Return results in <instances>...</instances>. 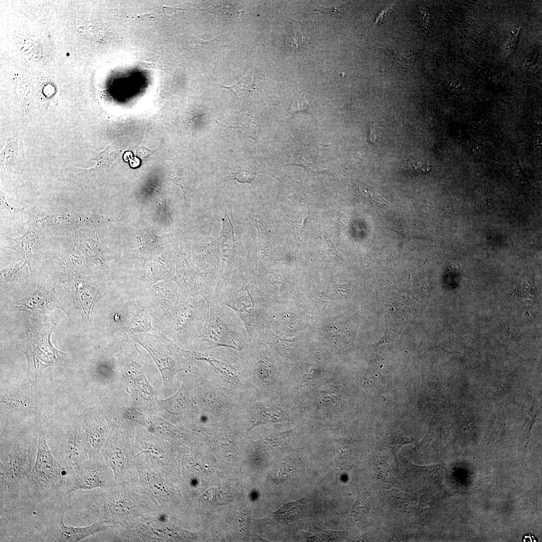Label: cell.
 Segmentation results:
<instances>
[{
	"label": "cell",
	"instance_id": "cell-14",
	"mask_svg": "<svg viewBox=\"0 0 542 542\" xmlns=\"http://www.w3.org/2000/svg\"><path fill=\"white\" fill-rule=\"evenodd\" d=\"M89 455L94 456L100 453L110 433V425L107 420L98 415L88 416L82 423Z\"/></svg>",
	"mask_w": 542,
	"mask_h": 542
},
{
	"label": "cell",
	"instance_id": "cell-10",
	"mask_svg": "<svg viewBox=\"0 0 542 542\" xmlns=\"http://www.w3.org/2000/svg\"><path fill=\"white\" fill-rule=\"evenodd\" d=\"M136 465L138 475L136 484L140 491L161 510L167 512L174 496L169 480L151 469L139 457Z\"/></svg>",
	"mask_w": 542,
	"mask_h": 542
},
{
	"label": "cell",
	"instance_id": "cell-32",
	"mask_svg": "<svg viewBox=\"0 0 542 542\" xmlns=\"http://www.w3.org/2000/svg\"><path fill=\"white\" fill-rule=\"evenodd\" d=\"M391 10L390 9H388L387 10H384L380 13H379V15H378V17H377V18L376 19L375 24H378V23L379 22L380 20H381V22L380 23H382V21H383V17L385 14H387V13L390 12V11H391Z\"/></svg>",
	"mask_w": 542,
	"mask_h": 542
},
{
	"label": "cell",
	"instance_id": "cell-4",
	"mask_svg": "<svg viewBox=\"0 0 542 542\" xmlns=\"http://www.w3.org/2000/svg\"><path fill=\"white\" fill-rule=\"evenodd\" d=\"M204 298L208 310L205 323L199 337L200 340L211 348L241 349L249 338L240 318L231 309L219 304L213 296Z\"/></svg>",
	"mask_w": 542,
	"mask_h": 542
},
{
	"label": "cell",
	"instance_id": "cell-3",
	"mask_svg": "<svg viewBox=\"0 0 542 542\" xmlns=\"http://www.w3.org/2000/svg\"><path fill=\"white\" fill-rule=\"evenodd\" d=\"M213 296L219 304L230 308L238 315L248 336L256 330L261 319L259 296L248 275L240 272L219 279Z\"/></svg>",
	"mask_w": 542,
	"mask_h": 542
},
{
	"label": "cell",
	"instance_id": "cell-15",
	"mask_svg": "<svg viewBox=\"0 0 542 542\" xmlns=\"http://www.w3.org/2000/svg\"><path fill=\"white\" fill-rule=\"evenodd\" d=\"M90 216L74 211L58 210L36 220L44 229L52 231L73 229L90 224Z\"/></svg>",
	"mask_w": 542,
	"mask_h": 542
},
{
	"label": "cell",
	"instance_id": "cell-29",
	"mask_svg": "<svg viewBox=\"0 0 542 542\" xmlns=\"http://www.w3.org/2000/svg\"><path fill=\"white\" fill-rule=\"evenodd\" d=\"M379 138L376 129L373 123H370L368 126L367 142L369 143L374 147L377 148V139Z\"/></svg>",
	"mask_w": 542,
	"mask_h": 542
},
{
	"label": "cell",
	"instance_id": "cell-20",
	"mask_svg": "<svg viewBox=\"0 0 542 542\" xmlns=\"http://www.w3.org/2000/svg\"><path fill=\"white\" fill-rule=\"evenodd\" d=\"M256 227L258 232L257 253L259 258L263 261L269 258L272 254V246L269 235L263 225L258 220L248 215Z\"/></svg>",
	"mask_w": 542,
	"mask_h": 542
},
{
	"label": "cell",
	"instance_id": "cell-17",
	"mask_svg": "<svg viewBox=\"0 0 542 542\" xmlns=\"http://www.w3.org/2000/svg\"><path fill=\"white\" fill-rule=\"evenodd\" d=\"M54 289L45 284L39 285L31 294L23 299L17 308L29 312L45 310L56 305Z\"/></svg>",
	"mask_w": 542,
	"mask_h": 542
},
{
	"label": "cell",
	"instance_id": "cell-22",
	"mask_svg": "<svg viewBox=\"0 0 542 542\" xmlns=\"http://www.w3.org/2000/svg\"><path fill=\"white\" fill-rule=\"evenodd\" d=\"M27 263L23 261L14 263L1 270V281L4 283H14L18 280Z\"/></svg>",
	"mask_w": 542,
	"mask_h": 542
},
{
	"label": "cell",
	"instance_id": "cell-13",
	"mask_svg": "<svg viewBox=\"0 0 542 542\" xmlns=\"http://www.w3.org/2000/svg\"><path fill=\"white\" fill-rule=\"evenodd\" d=\"M89 456L82 425H75L65 434L56 458L67 470L77 466Z\"/></svg>",
	"mask_w": 542,
	"mask_h": 542
},
{
	"label": "cell",
	"instance_id": "cell-25",
	"mask_svg": "<svg viewBox=\"0 0 542 542\" xmlns=\"http://www.w3.org/2000/svg\"><path fill=\"white\" fill-rule=\"evenodd\" d=\"M12 518L11 512L1 505V541L10 539L7 528Z\"/></svg>",
	"mask_w": 542,
	"mask_h": 542
},
{
	"label": "cell",
	"instance_id": "cell-7",
	"mask_svg": "<svg viewBox=\"0 0 542 542\" xmlns=\"http://www.w3.org/2000/svg\"><path fill=\"white\" fill-rule=\"evenodd\" d=\"M115 484L113 472L100 454L89 457L77 466L67 470L63 495L65 499L78 490L107 489Z\"/></svg>",
	"mask_w": 542,
	"mask_h": 542
},
{
	"label": "cell",
	"instance_id": "cell-5",
	"mask_svg": "<svg viewBox=\"0 0 542 542\" xmlns=\"http://www.w3.org/2000/svg\"><path fill=\"white\" fill-rule=\"evenodd\" d=\"M55 323L48 325L26 326V338L19 345L28 360L27 374L30 381L36 383L43 370L58 361L63 353L56 349L51 341Z\"/></svg>",
	"mask_w": 542,
	"mask_h": 542
},
{
	"label": "cell",
	"instance_id": "cell-21",
	"mask_svg": "<svg viewBox=\"0 0 542 542\" xmlns=\"http://www.w3.org/2000/svg\"><path fill=\"white\" fill-rule=\"evenodd\" d=\"M0 203L1 220L5 219L6 221L14 223L23 220L24 208H17L8 204L2 193Z\"/></svg>",
	"mask_w": 542,
	"mask_h": 542
},
{
	"label": "cell",
	"instance_id": "cell-18",
	"mask_svg": "<svg viewBox=\"0 0 542 542\" xmlns=\"http://www.w3.org/2000/svg\"><path fill=\"white\" fill-rule=\"evenodd\" d=\"M74 281L76 301L89 320L95 303L99 299V295L94 288L79 279V277H76Z\"/></svg>",
	"mask_w": 542,
	"mask_h": 542
},
{
	"label": "cell",
	"instance_id": "cell-1",
	"mask_svg": "<svg viewBox=\"0 0 542 542\" xmlns=\"http://www.w3.org/2000/svg\"><path fill=\"white\" fill-rule=\"evenodd\" d=\"M71 494L67 508L90 524L101 522L111 529L134 521L160 508L139 490L134 483H115L107 489L86 490Z\"/></svg>",
	"mask_w": 542,
	"mask_h": 542
},
{
	"label": "cell",
	"instance_id": "cell-9",
	"mask_svg": "<svg viewBox=\"0 0 542 542\" xmlns=\"http://www.w3.org/2000/svg\"><path fill=\"white\" fill-rule=\"evenodd\" d=\"M135 339L152 355L163 376L164 383L174 374L185 368L184 359L179 348L171 341L161 335L139 334Z\"/></svg>",
	"mask_w": 542,
	"mask_h": 542
},
{
	"label": "cell",
	"instance_id": "cell-2",
	"mask_svg": "<svg viewBox=\"0 0 542 542\" xmlns=\"http://www.w3.org/2000/svg\"><path fill=\"white\" fill-rule=\"evenodd\" d=\"M34 464L30 474L20 486L25 488L28 498L38 502L64 500L63 489L67 470L54 457L42 432L39 434Z\"/></svg>",
	"mask_w": 542,
	"mask_h": 542
},
{
	"label": "cell",
	"instance_id": "cell-27",
	"mask_svg": "<svg viewBox=\"0 0 542 542\" xmlns=\"http://www.w3.org/2000/svg\"><path fill=\"white\" fill-rule=\"evenodd\" d=\"M362 192L364 196L370 201H371L373 204L377 205V206H392V205L388 203L384 199H383L378 192H376L374 189L371 188H365Z\"/></svg>",
	"mask_w": 542,
	"mask_h": 542
},
{
	"label": "cell",
	"instance_id": "cell-8",
	"mask_svg": "<svg viewBox=\"0 0 542 542\" xmlns=\"http://www.w3.org/2000/svg\"><path fill=\"white\" fill-rule=\"evenodd\" d=\"M124 435L121 430L113 428L100 451L113 472L115 483L133 482L138 478L134 476L137 474V452Z\"/></svg>",
	"mask_w": 542,
	"mask_h": 542
},
{
	"label": "cell",
	"instance_id": "cell-26",
	"mask_svg": "<svg viewBox=\"0 0 542 542\" xmlns=\"http://www.w3.org/2000/svg\"><path fill=\"white\" fill-rule=\"evenodd\" d=\"M254 178L255 174L253 172L240 170L229 174L225 180H235L241 183H251Z\"/></svg>",
	"mask_w": 542,
	"mask_h": 542
},
{
	"label": "cell",
	"instance_id": "cell-23",
	"mask_svg": "<svg viewBox=\"0 0 542 542\" xmlns=\"http://www.w3.org/2000/svg\"><path fill=\"white\" fill-rule=\"evenodd\" d=\"M406 169L410 173L414 175H420L430 172L431 165L423 158L414 157L408 161Z\"/></svg>",
	"mask_w": 542,
	"mask_h": 542
},
{
	"label": "cell",
	"instance_id": "cell-28",
	"mask_svg": "<svg viewBox=\"0 0 542 542\" xmlns=\"http://www.w3.org/2000/svg\"><path fill=\"white\" fill-rule=\"evenodd\" d=\"M291 29L289 31L287 39L289 41H291V43L294 46H296V48H298L304 44L306 41V37H304L302 34L298 31L297 29L294 27H291Z\"/></svg>",
	"mask_w": 542,
	"mask_h": 542
},
{
	"label": "cell",
	"instance_id": "cell-16",
	"mask_svg": "<svg viewBox=\"0 0 542 542\" xmlns=\"http://www.w3.org/2000/svg\"><path fill=\"white\" fill-rule=\"evenodd\" d=\"M6 238L15 242L13 249L22 256L25 262L31 270V267L36 263L38 258L37 254L41 244V240L37 231L33 226H30L25 233L22 236L12 238L3 234Z\"/></svg>",
	"mask_w": 542,
	"mask_h": 542
},
{
	"label": "cell",
	"instance_id": "cell-11",
	"mask_svg": "<svg viewBox=\"0 0 542 542\" xmlns=\"http://www.w3.org/2000/svg\"><path fill=\"white\" fill-rule=\"evenodd\" d=\"M66 509L62 510L49 524L44 533L45 541L75 542L102 531H105L111 528L101 522H95L85 526H72L66 525L64 522V513Z\"/></svg>",
	"mask_w": 542,
	"mask_h": 542
},
{
	"label": "cell",
	"instance_id": "cell-31",
	"mask_svg": "<svg viewBox=\"0 0 542 542\" xmlns=\"http://www.w3.org/2000/svg\"><path fill=\"white\" fill-rule=\"evenodd\" d=\"M339 10H340L338 9V8H335V7L332 8H328V9H324V8H321L320 9H316L315 10V11L318 14H321V13L328 14L329 13H331V14H333V13H340V11Z\"/></svg>",
	"mask_w": 542,
	"mask_h": 542
},
{
	"label": "cell",
	"instance_id": "cell-30",
	"mask_svg": "<svg viewBox=\"0 0 542 542\" xmlns=\"http://www.w3.org/2000/svg\"><path fill=\"white\" fill-rule=\"evenodd\" d=\"M420 20L422 25L425 28H428V15L426 13L425 10L422 9L419 15Z\"/></svg>",
	"mask_w": 542,
	"mask_h": 542
},
{
	"label": "cell",
	"instance_id": "cell-24",
	"mask_svg": "<svg viewBox=\"0 0 542 542\" xmlns=\"http://www.w3.org/2000/svg\"><path fill=\"white\" fill-rule=\"evenodd\" d=\"M181 37L183 38V41L181 43L183 47L185 48L190 49L191 50L204 48L207 46L208 47L212 43V42L216 40L215 39L210 41H205L193 36H187L183 35Z\"/></svg>",
	"mask_w": 542,
	"mask_h": 542
},
{
	"label": "cell",
	"instance_id": "cell-6",
	"mask_svg": "<svg viewBox=\"0 0 542 542\" xmlns=\"http://www.w3.org/2000/svg\"><path fill=\"white\" fill-rule=\"evenodd\" d=\"M6 455V460L0 462L1 503L8 505L15 501L21 485L32 471L34 451L27 444L15 443Z\"/></svg>",
	"mask_w": 542,
	"mask_h": 542
},
{
	"label": "cell",
	"instance_id": "cell-12",
	"mask_svg": "<svg viewBox=\"0 0 542 542\" xmlns=\"http://www.w3.org/2000/svg\"><path fill=\"white\" fill-rule=\"evenodd\" d=\"M136 446L137 457L141 458L153 471L169 480L172 465L164 444L152 436H140Z\"/></svg>",
	"mask_w": 542,
	"mask_h": 542
},
{
	"label": "cell",
	"instance_id": "cell-19",
	"mask_svg": "<svg viewBox=\"0 0 542 542\" xmlns=\"http://www.w3.org/2000/svg\"><path fill=\"white\" fill-rule=\"evenodd\" d=\"M129 371L131 373L130 377L133 380L134 385L138 387L136 389H138L140 396L143 397L145 400L152 401L153 390L147 382L141 367L137 362L133 361L130 364Z\"/></svg>",
	"mask_w": 542,
	"mask_h": 542
}]
</instances>
